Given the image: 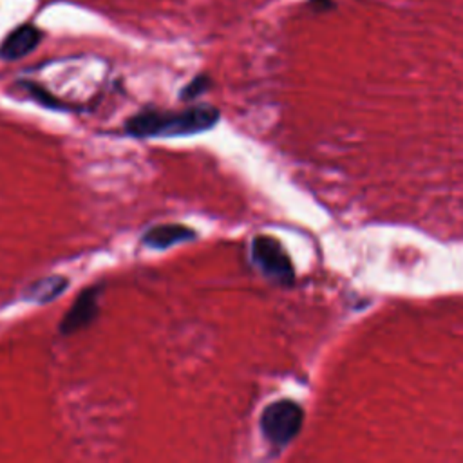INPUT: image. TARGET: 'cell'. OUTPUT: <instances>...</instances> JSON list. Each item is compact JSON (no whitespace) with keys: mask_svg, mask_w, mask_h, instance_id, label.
I'll return each instance as SVG.
<instances>
[{"mask_svg":"<svg viewBox=\"0 0 463 463\" xmlns=\"http://www.w3.org/2000/svg\"><path fill=\"white\" fill-rule=\"evenodd\" d=\"M67 286H69V279L63 275L43 277V279L33 282L31 286H27V289L24 293V300L45 304V302H51L56 297H60Z\"/></svg>","mask_w":463,"mask_h":463,"instance_id":"52a82bcc","label":"cell"},{"mask_svg":"<svg viewBox=\"0 0 463 463\" xmlns=\"http://www.w3.org/2000/svg\"><path fill=\"white\" fill-rule=\"evenodd\" d=\"M194 239H197V232L194 228L181 222H165V224H156L148 228L143 233L141 242L154 250H165L174 244L188 242Z\"/></svg>","mask_w":463,"mask_h":463,"instance_id":"5b68a950","label":"cell"},{"mask_svg":"<svg viewBox=\"0 0 463 463\" xmlns=\"http://www.w3.org/2000/svg\"><path fill=\"white\" fill-rule=\"evenodd\" d=\"M20 87H24L38 103L51 107V109H63V105L56 98H52L47 90H43L40 85L31 83V81H20Z\"/></svg>","mask_w":463,"mask_h":463,"instance_id":"ba28073f","label":"cell"},{"mask_svg":"<svg viewBox=\"0 0 463 463\" xmlns=\"http://www.w3.org/2000/svg\"><path fill=\"white\" fill-rule=\"evenodd\" d=\"M221 112L213 105H192L181 110L146 109L125 121V132L132 137H179L213 128Z\"/></svg>","mask_w":463,"mask_h":463,"instance_id":"6da1fadb","label":"cell"},{"mask_svg":"<svg viewBox=\"0 0 463 463\" xmlns=\"http://www.w3.org/2000/svg\"><path fill=\"white\" fill-rule=\"evenodd\" d=\"M42 40V31L31 24L16 27L0 45L2 60H18L27 56Z\"/></svg>","mask_w":463,"mask_h":463,"instance_id":"8992f818","label":"cell"},{"mask_svg":"<svg viewBox=\"0 0 463 463\" xmlns=\"http://www.w3.org/2000/svg\"><path fill=\"white\" fill-rule=\"evenodd\" d=\"M103 293V284L87 286L72 302L69 311L63 315L58 331L61 335H72L89 327L99 313V297Z\"/></svg>","mask_w":463,"mask_h":463,"instance_id":"277c9868","label":"cell"},{"mask_svg":"<svg viewBox=\"0 0 463 463\" xmlns=\"http://www.w3.org/2000/svg\"><path fill=\"white\" fill-rule=\"evenodd\" d=\"M302 420L304 412L298 403L291 400H277L264 407L259 423L264 438L271 445L284 447L298 434Z\"/></svg>","mask_w":463,"mask_h":463,"instance_id":"7a4b0ae2","label":"cell"},{"mask_svg":"<svg viewBox=\"0 0 463 463\" xmlns=\"http://www.w3.org/2000/svg\"><path fill=\"white\" fill-rule=\"evenodd\" d=\"M210 83H212V81H210V78H208L206 74H199V76H195L188 85H184V89L181 90L179 98L184 99V101L194 99V98L201 96L203 92H206V90L210 89Z\"/></svg>","mask_w":463,"mask_h":463,"instance_id":"9c48e42d","label":"cell"},{"mask_svg":"<svg viewBox=\"0 0 463 463\" xmlns=\"http://www.w3.org/2000/svg\"><path fill=\"white\" fill-rule=\"evenodd\" d=\"M251 259L260 271L279 284L293 282V266L280 242L268 235H257L251 241Z\"/></svg>","mask_w":463,"mask_h":463,"instance_id":"3957f363","label":"cell"}]
</instances>
